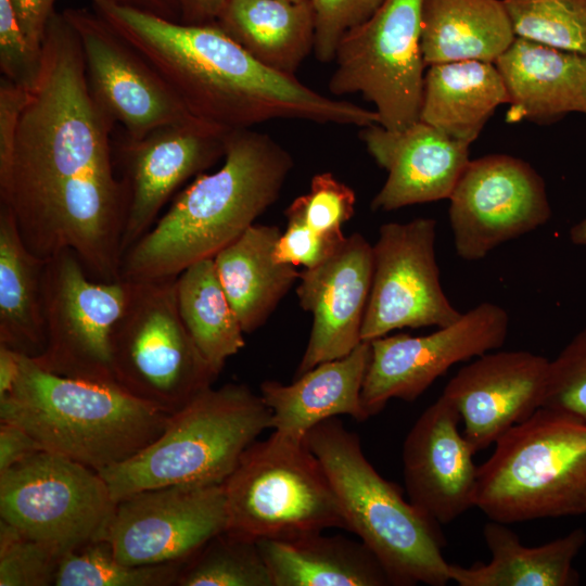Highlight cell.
Listing matches in <instances>:
<instances>
[{
	"instance_id": "obj_6",
	"label": "cell",
	"mask_w": 586,
	"mask_h": 586,
	"mask_svg": "<svg viewBox=\"0 0 586 586\" xmlns=\"http://www.w3.org/2000/svg\"><path fill=\"white\" fill-rule=\"evenodd\" d=\"M271 428V411L247 385H213L170 416L163 433L126 461L98 471L113 499L178 484H219Z\"/></svg>"
},
{
	"instance_id": "obj_39",
	"label": "cell",
	"mask_w": 586,
	"mask_h": 586,
	"mask_svg": "<svg viewBox=\"0 0 586 586\" xmlns=\"http://www.w3.org/2000/svg\"><path fill=\"white\" fill-rule=\"evenodd\" d=\"M309 1L315 12L314 53L320 62H330L343 36L370 18L385 0Z\"/></svg>"
},
{
	"instance_id": "obj_12",
	"label": "cell",
	"mask_w": 586,
	"mask_h": 586,
	"mask_svg": "<svg viewBox=\"0 0 586 586\" xmlns=\"http://www.w3.org/2000/svg\"><path fill=\"white\" fill-rule=\"evenodd\" d=\"M130 290L131 282L126 279H92L71 250L46 259V344L33 359L55 374L116 384L112 340Z\"/></svg>"
},
{
	"instance_id": "obj_25",
	"label": "cell",
	"mask_w": 586,
	"mask_h": 586,
	"mask_svg": "<svg viewBox=\"0 0 586 586\" xmlns=\"http://www.w3.org/2000/svg\"><path fill=\"white\" fill-rule=\"evenodd\" d=\"M483 535L492 556L487 563L449 565L450 581L459 586H572L579 582L573 562L586 543L582 527L534 547L523 545L505 523L493 520L484 525Z\"/></svg>"
},
{
	"instance_id": "obj_7",
	"label": "cell",
	"mask_w": 586,
	"mask_h": 586,
	"mask_svg": "<svg viewBox=\"0 0 586 586\" xmlns=\"http://www.w3.org/2000/svg\"><path fill=\"white\" fill-rule=\"evenodd\" d=\"M509 524L586 513V422L540 407L495 443L477 467L474 498Z\"/></svg>"
},
{
	"instance_id": "obj_4",
	"label": "cell",
	"mask_w": 586,
	"mask_h": 586,
	"mask_svg": "<svg viewBox=\"0 0 586 586\" xmlns=\"http://www.w3.org/2000/svg\"><path fill=\"white\" fill-rule=\"evenodd\" d=\"M166 413L117 384L64 377L21 355L0 421L24 429L43 450L101 471L128 460L165 430Z\"/></svg>"
},
{
	"instance_id": "obj_3",
	"label": "cell",
	"mask_w": 586,
	"mask_h": 586,
	"mask_svg": "<svg viewBox=\"0 0 586 586\" xmlns=\"http://www.w3.org/2000/svg\"><path fill=\"white\" fill-rule=\"evenodd\" d=\"M224 158L218 170L196 176L124 254L122 279L177 277L213 258L278 200L294 166L281 144L251 128L227 132Z\"/></svg>"
},
{
	"instance_id": "obj_19",
	"label": "cell",
	"mask_w": 586,
	"mask_h": 586,
	"mask_svg": "<svg viewBox=\"0 0 586 586\" xmlns=\"http://www.w3.org/2000/svg\"><path fill=\"white\" fill-rule=\"evenodd\" d=\"M550 360L527 351L488 352L462 367L444 395L477 453L543 405Z\"/></svg>"
},
{
	"instance_id": "obj_17",
	"label": "cell",
	"mask_w": 586,
	"mask_h": 586,
	"mask_svg": "<svg viewBox=\"0 0 586 586\" xmlns=\"http://www.w3.org/2000/svg\"><path fill=\"white\" fill-rule=\"evenodd\" d=\"M62 14L79 37L92 97L124 135L140 139L194 117L160 73L94 10L67 8Z\"/></svg>"
},
{
	"instance_id": "obj_40",
	"label": "cell",
	"mask_w": 586,
	"mask_h": 586,
	"mask_svg": "<svg viewBox=\"0 0 586 586\" xmlns=\"http://www.w3.org/2000/svg\"><path fill=\"white\" fill-rule=\"evenodd\" d=\"M41 53L26 39L11 1L0 0L1 77L31 90L39 75Z\"/></svg>"
},
{
	"instance_id": "obj_49",
	"label": "cell",
	"mask_w": 586,
	"mask_h": 586,
	"mask_svg": "<svg viewBox=\"0 0 586 586\" xmlns=\"http://www.w3.org/2000/svg\"><path fill=\"white\" fill-rule=\"evenodd\" d=\"M286 1H291V2H304V1H309V0H286Z\"/></svg>"
},
{
	"instance_id": "obj_13",
	"label": "cell",
	"mask_w": 586,
	"mask_h": 586,
	"mask_svg": "<svg viewBox=\"0 0 586 586\" xmlns=\"http://www.w3.org/2000/svg\"><path fill=\"white\" fill-rule=\"evenodd\" d=\"M436 220L386 222L373 247V276L361 327L370 342L403 328H442L460 318L442 288Z\"/></svg>"
},
{
	"instance_id": "obj_20",
	"label": "cell",
	"mask_w": 586,
	"mask_h": 586,
	"mask_svg": "<svg viewBox=\"0 0 586 586\" xmlns=\"http://www.w3.org/2000/svg\"><path fill=\"white\" fill-rule=\"evenodd\" d=\"M373 276V247L360 233L346 237L326 262L300 272V306L313 327L296 377L317 365L348 355L361 340Z\"/></svg>"
},
{
	"instance_id": "obj_8",
	"label": "cell",
	"mask_w": 586,
	"mask_h": 586,
	"mask_svg": "<svg viewBox=\"0 0 586 586\" xmlns=\"http://www.w3.org/2000/svg\"><path fill=\"white\" fill-rule=\"evenodd\" d=\"M222 485L226 531L237 536L258 542L347 530L329 476L304 440L275 431L256 440Z\"/></svg>"
},
{
	"instance_id": "obj_27",
	"label": "cell",
	"mask_w": 586,
	"mask_h": 586,
	"mask_svg": "<svg viewBox=\"0 0 586 586\" xmlns=\"http://www.w3.org/2000/svg\"><path fill=\"white\" fill-rule=\"evenodd\" d=\"M273 586H386L392 581L361 542L322 532L257 542Z\"/></svg>"
},
{
	"instance_id": "obj_41",
	"label": "cell",
	"mask_w": 586,
	"mask_h": 586,
	"mask_svg": "<svg viewBox=\"0 0 586 586\" xmlns=\"http://www.w3.org/2000/svg\"><path fill=\"white\" fill-rule=\"evenodd\" d=\"M285 217L286 228L280 233L273 250L278 263L314 268L330 258L346 240L343 233H320L297 217Z\"/></svg>"
},
{
	"instance_id": "obj_42",
	"label": "cell",
	"mask_w": 586,
	"mask_h": 586,
	"mask_svg": "<svg viewBox=\"0 0 586 586\" xmlns=\"http://www.w3.org/2000/svg\"><path fill=\"white\" fill-rule=\"evenodd\" d=\"M29 98V90L10 80L0 79V162L12 152L21 115Z\"/></svg>"
},
{
	"instance_id": "obj_46",
	"label": "cell",
	"mask_w": 586,
	"mask_h": 586,
	"mask_svg": "<svg viewBox=\"0 0 586 586\" xmlns=\"http://www.w3.org/2000/svg\"><path fill=\"white\" fill-rule=\"evenodd\" d=\"M226 0H181L182 23H215Z\"/></svg>"
},
{
	"instance_id": "obj_29",
	"label": "cell",
	"mask_w": 586,
	"mask_h": 586,
	"mask_svg": "<svg viewBox=\"0 0 586 586\" xmlns=\"http://www.w3.org/2000/svg\"><path fill=\"white\" fill-rule=\"evenodd\" d=\"M215 23L259 63L286 76L314 51L310 1L226 0Z\"/></svg>"
},
{
	"instance_id": "obj_24",
	"label": "cell",
	"mask_w": 586,
	"mask_h": 586,
	"mask_svg": "<svg viewBox=\"0 0 586 586\" xmlns=\"http://www.w3.org/2000/svg\"><path fill=\"white\" fill-rule=\"evenodd\" d=\"M370 356V342L362 341L348 355L317 365L291 384L264 381L260 396L271 411V429L304 440L310 429L330 418L368 419L361 388Z\"/></svg>"
},
{
	"instance_id": "obj_28",
	"label": "cell",
	"mask_w": 586,
	"mask_h": 586,
	"mask_svg": "<svg viewBox=\"0 0 586 586\" xmlns=\"http://www.w3.org/2000/svg\"><path fill=\"white\" fill-rule=\"evenodd\" d=\"M508 101L495 63L464 60L435 64L424 74L419 120L471 144L495 110Z\"/></svg>"
},
{
	"instance_id": "obj_23",
	"label": "cell",
	"mask_w": 586,
	"mask_h": 586,
	"mask_svg": "<svg viewBox=\"0 0 586 586\" xmlns=\"http://www.w3.org/2000/svg\"><path fill=\"white\" fill-rule=\"evenodd\" d=\"M495 65L509 98L508 123L586 115V54L515 37Z\"/></svg>"
},
{
	"instance_id": "obj_21",
	"label": "cell",
	"mask_w": 586,
	"mask_h": 586,
	"mask_svg": "<svg viewBox=\"0 0 586 586\" xmlns=\"http://www.w3.org/2000/svg\"><path fill=\"white\" fill-rule=\"evenodd\" d=\"M460 420L441 395L417 419L403 446L409 501L436 523H450L474 506L476 453L459 432Z\"/></svg>"
},
{
	"instance_id": "obj_1",
	"label": "cell",
	"mask_w": 586,
	"mask_h": 586,
	"mask_svg": "<svg viewBox=\"0 0 586 586\" xmlns=\"http://www.w3.org/2000/svg\"><path fill=\"white\" fill-rule=\"evenodd\" d=\"M114 126L89 90L75 28L55 11L12 152L0 162V205L37 256L71 250L103 282L122 279L127 212L114 170Z\"/></svg>"
},
{
	"instance_id": "obj_43",
	"label": "cell",
	"mask_w": 586,
	"mask_h": 586,
	"mask_svg": "<svg viewBox=\"0 0 586 586\" xmlns=\"http://www.w3.org/2000/svg\"><path fill=\"white\" fill-rule=\"evenodd\" d=\"M29 44L42 52L46 28L55 12L56 0H10Z\"/></svg>"
},
{
	"instance_id": "obj_34",
	"label": "cell",
	"mask_w": 586,
	"mask_h": 586,
	"mask_svg": "<svg viewBox=\"0 0 586 586\" xmlns=\"http://www.w3.org/2000/svg\"><path fill=\"white\" fill-rule=\"evenodd\" d=\"M178 586H273L257 542L227 531L209 539L183 565Z\"/></svg>"
},
{
	"instance_id": "obj_18",
	"label": "cell",
	"mask_w": 586,
	"mask_h": 586,
	"mask_svg": "<svg viewBox=\"0 0 586 586\" xmlns=\"http://www.w3.org/2000/svg\"><path fill=\"white\" fill-rule=\"evenodd\" d=\"M227 132L192 117L164 125L140 139L119 138V178L127 196L123 256L149 232L183 182L225 156Z\"/></svg>"
},
{
	"instance_id": "obj_31",
	"label": "cell",
	"mask_w": 586,
	"mask_h": 586,
	"mask_svg": "<svg viewBox=\"0 0 586 586\" xmlns=\"http://www.w3.org/2000/svg\"><path fill=\"white\" fill-rule=\"evenodd\" d=\"M46 259L23 241L11 212L0 205V345L29 358L44 348Z\"/></svg>"
},
{
	"instance_id": "obj_47",
	"label": "cell",
	"mask_w": 586,
	"mask_h": 586,
	"mask_svg": "<svg viewBox=\"0 0 586 586\" xmlns=\"http://www.w3.org/2000/svg\"><path fill=\"white\" fill-rule=\"evenodd\" d=\"M21 354L0 345V398L7 396L16 380Z\"/></svg>"
},
{
	"instance_id": "obj_30",
	"label": "cell",
	"mask_w": 586,
	"mask_h": 586,
	"mask_svg": "<svg viewBox=\"0 0 586 586\" xmlns=\"http://www.w3.org/2000/svg\"><path fill=\"white\" fill-rule=\"evenodd\" d=\"M420 28L425 66L495 63L515 39L502 0H422Z\"/></svg>"
},
{
	"instance_id": "obj_2",
	"label": "cell",
	"mask_w": 586,
	"mask_h": 586,
	"mask_svg": "<svg viewBox=\"0 0 586 586\" xmlns=\"http://www.w3.org/2000/svg\"><path fill=\"white\" fill-rule=\"evenodd\" d=\"M93 10L165 79L188 112L226 131L275 119L368 127L374 110L334 100L272 71L216 23L187 24L106 1Z\"/></svg>"
},
{
	"instance_id": "obj_33",
	"label": "cell",
	"mask_w": 586,
	"mask_h": 586,
	"mask_svg": "<svg viewBox=\"0 0 586 586\" xmlns=\"http://www.w3.org/2000/svg\"><path fill=\"white\" fill-rule=\"evenodd\" d=\"M184 563L127 564L116 558L109 542L98 539L62 556L54 586H171Z\"/></svg>"
},
{
	"instance_id": "obj_48",
	"label": "cell",
	"mask_w": 586,
	"mask_h": 586,
	"mask_svg": "<svg viewBox=\"0 0 586 586\" xmlns=\"http://www.w3.org/2000/svg\"><path fill=\"white\" fill-rule=\"evenodd\" d=\"M569 235L573 244L586 245V217L570 229Z\"/></svg>"
},
{
	"instance_id": "obj_22",
	"label": "cell",
	"mask_w": 586,
	"mask_h": 586,
	"mask_svg": "<svg viewBox=\"0 0 586 586\" xmlns=\"http://www.w3.org/2000/svg\"><path fill=\"white\" fill-rule=\"evenodd\" d=\"M360 138L387 178L371 202L373 211L449 199L470 162L469 146L418 120L400 131L379 124L365 127Z\"/></svg>"
},
{
	"instance_id": "obj_35",
	"label": "cell",
	"mask_w": 586,
	"mask_h": 586,
	"mask_svg": "<svg viewBox=\"0 0 586 586\" xmlns=\"http://www.w3.org/2000/svg\"><path fill=\"white\" fill-rule=\"evenodd\" d=\"M515 37L586 54V0H502Z\"/></svg>"
},
{
	"instance_id": "obj_36",
	"label": "cell",
	"mask_w": 586,
	"mask_h": 586,
	"mask_svg": "<svg viewBox=\"0 0 586 586\" xmlns=\"http://www.w3.org/2000/svg\"><path fill=\"white\" fill-rule=\"evenodd\" d=\"M62 555L0 521V586L54 585Z\"/></svg>"
},
{
	"instance_id": "obj_37",
	"label": "cell",
	"mask_w": 586,
	"mask_h": 586,
	"mask_svg": "<svg viewBox=\"0 0 586 586\" xmlns=\"http://www.w3.org/2000/svg\"><path fill=\"white\" fill-rule=\"evenodd\" d=\"M355 191L326 171L313 177L309 191L296 198L284 215L300 218L317 232L341 234L342 225L355 214Z\"/></svg>"
},
{
	"instance_id": "obj_45",
	"label": "cell",
	"mask_w": 586,
	"mask_h": 586,
	"mask_svg": "<svg viewBox=\"0 0 586 586\" xmlns=\"http://www.w3.org/2000/svg\"><path fill=\"white\" fill-rule=\"evenodd\" d=\"M106 1L119 7L139 10L169 21L181 22V0H91Z\"/></svg>"
},
{
	"instance_id": "obj_10",
	"label": "cell",
	"mask_w": 586,
	"mask_h": 586,
	"mask_svg": "<svg viewBox=\"0 0 586 586\" xmlns=\"http://www.w3.org/2000/svg\"><path fill=\"white\" fill-rule=\"evenodd\" d=\"M422 0H385L365 23L341 39L329 90L360 93L382 127L400 131L419 120L424 68L421 52Z\"/></svg>"
},
{
	"instance_id": "obj_44",
	"label": "cell",
	"mask_w": 586,
	"mask_h": 586,
	"mask_svg": "<svg viewBox=\"0 0 586 586\" xmlns=\"http://www.w3.org/2000/svg\"><path fill=\"white\" fill-rule=\"evenodd\" d=\"M39 450L43 449L24 429L0 421V473Z\"/></svg>"
},
{
	"instance_id": "obj_5",
	"label": "cell",
	"mask_w": 586,
	"mask_h": 586,
	"mask_svg": "<svg viewBox=\"0 0 586 586\" xmlns=\"http://www.w3.org/2000/svg\"><path fill=\"white\" fill-rule=\"evenodd\" d=\"M304 443L329 476L347 531L377 557L393 585L444 586L450 582V563L443 556L436 522L379 474L355 433L334 417L310 429Z\"/></svg>"
},
{
	"instance_id": "obj_9",
	"label": "cell",
	"mask_w": 586,
	"mask_h": 586,
	"mask_svg": "<svg viewBox=\"0 0 586 586\" xmlns=\"http://www.w3.org/2000/svg\"><path fill=\"white\" fill-rule=\"evenodd\" d=\"M176 278L129 280L130 295L112 340L115 383L169 415L218 377L181 320Z\"/></svg>"
},
{
	"instance_id": "obj_38",
	"label": "cell",
	"mask_w": 586,
	"mask_h": 586,
	"mask_svg": "<svg viewBox=\"0 0 586 586\" xmlns=\"http://www.w3.org/2000/svg\"><path fill=\"white\" fill-rule=\"evenodd\" d=\"M542 407L586 422V328L550 360Z\"/></svg>"
},
{
	"instance_id": "obj_14",
	"label": "cell",
	"mask_w": 586,
	"mask_h": 586,
	"mask_svg": "<svg viewBox=\"0 0 586 586\" xmlns=\"http://www.w3.org/2000/svg\"><path fill=\"white\" fill-rule=\"evenodd\" d=\"M508 329L507 311L483 302L430 334L384 335L370 341L361 388L368 418L382 411L392 398L417 399L451 366L501 347Z\"/></svg>"
},
{
	"instance_id": "obj_26",
	"label": "cell",
	"mask_w": 586,
	"mask_h": 586,
	"mask_svg": "<svg viewBox=\"0 0 586 586\" xmlns=\"http://www.w3.org/2000/svg\"><path fill=\"white\" fill-rule=\"evenodd\" d=\"M277 226H251L213 258L244 333L259 329L298 281L296 267L273 256L280 237Z\"/></svg>"
},
{
	"instance_id": "obj_15",
	"label": "cell",
	"mask_w": 586,
	"mask_h": 586,
	"mask_svg": "<svg viewBox=\"0 0 586 586\" xmlns=\"http://www.w3.org/2000/svg\"><path fill=\"white\" fill-rule=\"evenodd\" d=\"M448 200L455 250L469 262L539 228L551 216L543 178L528 163L507 154L470 160Z\"/></svg>"
},
{
	"instance_id": "obj_11",
	"label": "cell",
	"mask_w": 586,
	"mask_h": 586,
	"mask_svg": "<svg viewBox=\"0 0 586 586\" xmlns=\"http://www.w3.org/2000/svg\"><path fill=\"white\" fill-rule=\"evenodd\" d=\"M116 507L97 470L39 450L0 473V517L62 556L104 539Z\"/></svg>"
},
{
	"instance_id": "obj_16",
	"label": "cell",
	"mask_w": 586,
	"mask_h": 586,
	"mask_svg": "<svg viewBox=\"0 0 586 586\" xmlns=\"http://www.w3.org/2000/svg\"><path fill=\"white\" fill-rule=\"evenodd\" d=\"M226 527L222 483L178 484L118 500L104 539L127 564L184 563Z\"/></svg>"
},
{
	"instance_id": "obj_32",
	"label": "cell",
	"mask_w": 586,
	"mask_h": 586,
	"mask_svg": "<svg viewBox=\"0 0 586 586\" xmlns=\"http://www.w3.org/2000/svg\"><path fill=\"white\" fill-rule=\"evenodd\" d=\"M181 320L219 375L227 359L244 345L243 330L219 280L214 258L191 264L176 278Z\"/></svg>"
}]
</instances>
